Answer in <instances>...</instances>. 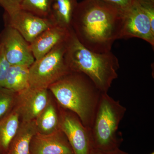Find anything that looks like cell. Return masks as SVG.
<instances>
[{"mask_svg":"<svg viewBox=\"0 0 154 154\" xmlns=\"http://www.w3.org/2000/svg\"><path fill=\"white\" fill-rule=\"evenodd\" d=\"M70 30L54 25L39 34L30 43L35 60L41 58L58 45L66 41Z\"/></svg>","mask_w":154,"mask_h":154,"instance_id":"7c38bea8","label":"cell"},{"mask_svg":"<svg viewBox=\"0 0 154 154\" xmlns=\"http://www.w3.org/2000/svg\"><path fill=\"white\" fill-rule=\"evenodd\" d=\"M65 57L71 71L87 75L102 93H107L118 77V59L111 52H94L84 46L71 29L66 41Z\"/></svg>","mask_w":154,"mask_h":154,"instance_id":"3957f363","label":"cell"},{"mask_svg":"<svg viewBox=\"0 0 154 154\" xmlns=\"http://www.w3.org/2000/svg\"><path fill=\"white\" fill-rule=\"evenodd\" d=\"M22 0H0V6L5 10V13L11 14L20 9Z\"/></svg>","mask_w":154,"mask_h":154,"instance_id":"44dd1931","label":"cell"},{"mask_svg":"<svg viewBox=\"0 0 154 154\" xmlns=\"http://www.w3.org/2000/svg\"><path fill=\"white\" fill-rule=\"evenodd\" d=\"M29 68L24 65H11L4 88L18 93L30 87Z\"/></svg>","mask_w":154,"mask_h":154,"instance_id":"e0dca14e","label":"cell"},{"mask_svg":"<svg viewBox=\"0 0 154 154\" xmlns=\"http://www.w3.org/2000/svg\"><path fill=\"white\" fill-rule=\"evenodd\" d=\"M126 111L119 101L102 93L89 130L92 148L107 150L119 148L122 139L118 136L119 126Z\"/></svg>","mask_w":154,"mask_h":154,"instance_id":"277c9868","label":"cell"},{"mask_svg":"<svg viewBox=\"0 0 154 154\" xmlns=\"http://www.w3.org/2000/svg\"><path fill=\"white\" fill-rule=\"evenodd\" d=\"M51 94L48 89L29 88L17 93L14 109L20 121L35 120L49 102Z\"/></svg>","mask_w":154,"mask_h":154,"instance_id":"30bf717a","label":"cell"},{"mask_svg":"<svg viewBox=\"0 0 154 154\" xmlns=\"http://www.w3.org/2000/svg\"><path fill=\"white\" fill-rule=\"evenodd\" d=\"M5 26L14 28L29 43L42 32L54 26L48 19H44L20 9L11 14L5 13Z\"/></svg>","mask_w":154,"mask_h":154,"instance_id":"9c48e42d","label":"cell"},{"mask_svg":"<svg viewBox=\"0 0 154 154\" xmlns=\"http://www.w3.org/2000/svg\"><path fill=\"white\" fill-rule=\"evenodd\" d=\"M59 112L60 129L66 136L74 154H90L92 146L89 130L71 110L59 105Z\"/></svg>","mask_w":154,"mask_h":154,"instance_id":"8992f818","label":"cell"},{"mask_svg":"<svg viewBox=\"0 0 154 154\" xmlns=\"http://www.w3.org/2000/svg\"><path fill=\"white\" fill-rule=\"evenodd\" d=\"M78 0H53L49 19L54 26L70 30Z\"/></svg>","mask_w":154,"mask_h":154,"instance_id":"5bb4252c","label":"cell"},{"mask_svg":"<svg viewBox=\"0 0 154 154\" xmlns=\"http://www.w3.org/2000/svg\"><path fill=\"white\" fill-rule=\"evenodd\" d=\"M58 105L75 113L90 130L102 94L82 73L71 71L49 86Z\"/></svg>","mask_w":154,"mask_h":154,"instance_id":"7a4b0ae2","label":"cell"},{"mask_svg":"<svg viewBox=\"0 0 154 154\" xmlns=\"http://www.w3.org/2000/svg\"><path fill=\"white\" fill-rule=\"evenodd\" d=\"M34 121L36 131L41 134H49L60 129L59 105L52 94L47 105Z\"/></svg>","mask_w":154,"mask_h":154,"instance_id":"4fadbf2b","label":"cell"},{"mask_svg":"<svg viewBox=\"0 0 154 154\" xmlns=\"http://www.w3.org/2000/svg\"><path fill=\"white\" fill-rule=\"evenodd\" d=\"M11 66L6 58L3 46L0 44V88L5 87L6 77Z\"/></svg>","mask_w":154,"mask_h":154,"instance_id":"ffe728a7","label":"cell"},{"mask_svg":"<svg viewBox=\"0 0 154 154\" xmlns=\"http://www.w3.org/2000/svg\"><path fill=\"white\" fill-rule=\"evenodd\" d=\"M66 41L58 45L30 66V88L48 89L50 86L71 71L65 57Z\"/></svg>","mask_w":154,"mask_h":154,"instance_id":"5b68a950","label":"cell"},{"mask_svg":"<svg viewBox=\"0 0 154 154\" xmlns=\"http://www.w3.org/2000/svg\"><path fill=\"white\" fill-rule=\"evenodd\" d=\"M31 154H74L66 136L60 129L49 134L36 132L31 140Z\"/></svg>","mask_w":154,"mask_h":154,"instance_id":"8fae6325","label":"cell"},{"mask_svg":"<svg viewBox=\"0 0 154 154\" xmlns=\"http://www.w3.org/2000/svg\"><path fill=\"white\" fill-rule=\"evenodd\" d=\"M149 154H154V152H152L151 153Z\"/></svg>","mask_w":154,"mask_h":154,"instance_id":"d4e9b609","label":"cell"},{"mask_svg":"<svg viewBox=\"0 0 154 154\" xmlns=\"http://www.w3.org/2000/svg\"><path fill=\"white\" fill-rule=\"evenodd\" d=\"M117 7L124 12L131 5L134 0H102Z\"/></svg>","mask_w":154,"mask_h":154,"instance_id":"7402d4cb","label":"cell"},{"mask_svg":"<svg viewBox=\"0 0 154 154\" xmlns=\"http://www.w3.org/2000/svg\"><path fill=\"white\" fill-rule=\"evenodd\" d=\"M148 1H151V2H154V0H148Z\"/></svg>","mask_w":154,"mask_h":154,"instance_id":"cb8c5ba5","label":"cell"},{"mask_svg":"<svg viewBox=\"0 0 154 154\" xmlns=\"http://www.w3.org/2000/svg\"><path fill=\"white\" fill-rule=\"evenodd\" d=\"M17 93L8 88H0V120L14 110Z\"/></svg>","mask_w":154,"mask_h":154,"instance_id":"d6986e66","label":"cell"},{"mask_svg":"<svg viewBox=\"0 0 154 154\" xmlns=\"http://www.w3.org/2000/svg\"><path fill=\"white\" fill-rule=\"evenodd\" d=\"M19 116L14 109L0 120V154H6L11 141L19 129Z\"/></svg>","mask_w":154,"mask_h":154,"instance_id":"2e32d148","label":"cell"},{"mask_svg":"<svg viewBox=\"0 0 154 154\" xmlns=\"http://www.w3.org/2000/svg\"><path fill=\"white\" fill-rule=\"evenodd\" d=\"M53 0H22L20 9L41 17L49 19Z\"/></svg>","mask_w":154,"mask_h":154,"instance_id":"ac0fdd59","label":"cell"},{"mask_svg":"<svg viewBox=\"0 0 154 154\" xmlns=\"http://www.w3.org/2000/svg\"><path fill=\"white\" fill-rule=\"evenodd\" d=\"M123 24L124 12L116 6L102 0H83L74 14L72 28L84 46L105 53L121 38Z\"/></svg>","mask_w":154,"mask_h":154,"instance_id":"6da1fadb","label":"cell"},{"mask_svg":"<svg viewBox=\"0 0 154 154\" xmlns=\"http://www.w3.org/2000/svg\"><path fill=\"white\" fill-rule=\"evenodd\" d=\"M136 37L154 46V28L145 11L137 0H134L124 12V24L121 38Z\"/></svg>","mask_w":154,"mask_h":154,"instance_id":"52a82bcc","label":"cell"},{"mask_svg":"<svg viewBox=\"0 0 154 154\" xmlns=\"http://www.w3.org/2000/svg\"><path fill=\"white\" fill-rule=\"evenodd\" d=\"M36 132L34 120L28 122H21L19 129L11 141L6 154H31L30 141Z\"/></svg>","mask_w":154,"mask_h":154,"instance_id":"9a60e30c","label":"cell"},{"mask_svg":"<svg viewBox=\"0 0 154 154\" xmlns=\"http://www.w3.org/2000/svg\"><path fill=\"white\" fill-rule=\"evenodd\" d=\"M0 44L11 65L30 67L35 61L30 43L14 28L5 26L0 33Z\"/></svg>","mask_w":154,"mask_h":154,"instance_id":"ba28073f","label":"cell"},{"mask_svg":"<svg viewBox=\"0 0 154 154\" xmlns=\"http://www.w3.org/2000/svg\"><path fill=\"white\" fill-rule=\"evenodd\" d=\"M90 154H129L120 149L119 148L113 149L102 150L92 148Z\"/></svg>","mask_w":154,"mask_h":154,"instance_id":"603a6c76","label":"cell"}]
</instances>
